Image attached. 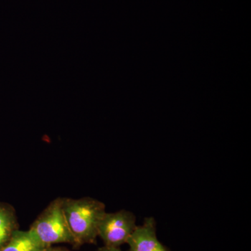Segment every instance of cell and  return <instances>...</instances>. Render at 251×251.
Listing matches in <instances>:
<instances>
[{
    "label": "cell",
    "mask_w": 251,
    "mask_h": 251,
    "mask_svg": "<svg viewBox=\"0 0 251 251\" xmlns=\"http://www.w3.org/2000/svg\"><path fill=\"white\" fill-rule=\"evenodd\" d=\"M63 209L74 245L94 244L98 237L99 223L106 212L105 204L90 197L63 198Z\"/></svg>",
    "instance_id": "6da1fadb"
},
{
    "label": "cell",
    "mask_w": 251,
    "mask_h": 251,
    "mask_svg": "<svg viewBox=\"0 0 251 251\" xmlns=\"http://www.w3.org/2000/svg\"><path fill=\"white\" fill-rule=\"evenodd\" d=\"M44 247L29 229H17L0 251H39Z\"/></svg>",
    "instance_id": "5b68a950"
},
{
    "label": "cell",
    "mask_w": 251,
    "mask_h": 251,
    "mask_svg": "<svg viewBox=\"0 0 251 251\" xmlns=\"http://www.w3.org/2000/svg\"><path fill=\"white\" fill-rule=\"evenodd\" d=\"M56 250L57 251H71L67 249H64V248H56Z\"/></svg>",
    "instance_id": "9c48e42d"
},
{
    "label": "cell",
    "mask_w": 251,
    "mask_h": 251,
    "mask_svg": "<svg viewBox=\"0 0 251 251\" xmlns=\"http://www.w3.org/2000/svg\"><path fill=\"white\" fill-rule=\"evenodd\" d=\"M29 229L44 247L62 243L74 245V239L63 209V198H56L50 202Z\"/></svg>",
    "instance_id": "7a4b0ae2"
},
{
    "label": "cell",
    "mask_w": 251,
    "mask_h": 251,
    "mask_svg": "<svg viewBox=\"0 0 251 251\" xmlns=\"http://www.w3.org/2000/svg\"><path fill=\"white\" fill-rule=\"evenodd\" d=\"M126 244L129 251H171L157 238L156 221L147 217L141 226H137Z\"/></svg>",
    "instance_id": "277c9868"
},
{
    "label": "cell",
    "mask_w": 251,
    "mask_h": 251,
    "mask_svg": "<svg viewBox=\"0 0 251 251\" xmlns=\"http://www.w3.org/2000/svg\"><path fill=\"white\" fill-rule=\"evenodd\" d=\"M97 251H122L120 248L108 247L103 246V247L100 248Z\"/></svg>",
    "instance_id": "52a82bcc"
},
{
    "label": "cell",
    "mask_w": 251,
    "mask_h": 251,
    "mask_svg": "<svg viewBox=\"0 0 251 251\" xmlns=\"http://www.w3.org/2000/svg\"><path fill=\"white\" fill-rule=\"evenodd\" d=\"M136 216L132 211L122 209L115 212H105L98 227V237L104 246L120 248L126 244L137 227Z\"/></svg>",
    "instance_id": "3957f363"
},
{
    "label": "cell",
    "mask_w": 251,
    "mask_h": 251,
    "mask_svg": "<svg viewBox=\"0 0 251 251\" xmlns=\"http://www.w3.org/2000/svg\"><path fill=\"white\" fill-rule=\"evenodd\" d=\"M17 229V217L14 207L0 203V249L6 245Z\"/></svg>",
    "instance_id": "8992f818"
},
{
    "label": "cell",
    "mask_w": 251,
    "mask_h": 251,
    "mask_svg": "<svg viewBox=\"0 0 251 251\" xmlns=\"http://www.w3.org/2000/svg\"><path fill=\"white\" fill-rule=\"evenodd\" d=\"M39 251H57V250H56V248H53L52 247H47L43 248V249Z\"/></svg>",
    "instance_id": "ba28073f"
}]
</instances>
